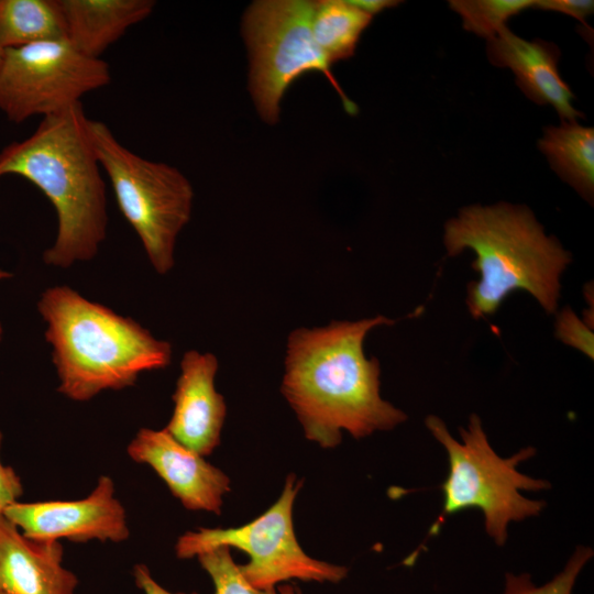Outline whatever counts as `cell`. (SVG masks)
<instances>
[{"label":"cell","instance_id":"cell-1","mask_svg":"<svg viewBox=\"0 0 594 594\" xmlns=\"http://www.w3.org/2000/svg\"><path fill=\"white\" fill-rule=\"evenodd\" d=\"M393 323L380 315L290 332L280 391L307 439L334 448L342 430L361 439L407 419L381 397L380 362L367 359L363 349L370 330Z\"/></svg>","mask_w":594,"mask_h":594},{"label":"cell","instance_id":"cell-2","mask_svg":"<svg viewBox=\"0 0 594 594\" xmlns=\"http://www.w3.org/2000/svg\"><path fill=\"white\" fill-rule=\"evenodd\" d=\"M81 102L42 118L35 131L0 152V177L18 175L53 205L56 239L43 255L67 268L90 261L107 234L106 183L91 145Z\"/></svg>","mask_w":594,"mask_h":594},{"label":"cell","instance_id":"cell-3","mask_svg":"<svg viewBox=\"0 0 594 594\" xmlns=\"http://www.w3.org/2000/svg\"><path fill=\"white\" fill-rule=\"evenodd\" d=\"M443 243L449 256L472 250L479 280L468 287L466 306L474 319L494 315L515 290L529 293L548 314L561 295L560 278L572 262L569 251L547 235L526 206L473 205L447 221Z\"/></svg>","mask_w":594,"mask_h":594},{"label":"cell","instance_id":"cell-4","mask_svg":"<svg viewBox=\"0 0 594 594\" xmlns=\"http://www.w3.org/2000/svg\"><path fill=\"white\" fill-rule=\"evenodd\" d=\"M37 310L52 345L57 391L69 399L87 402L102 391L132 386L143 372L170 363L169 342L69 286L46 288Z\"/></svg>","mask_w":594,"mask_h":594},{"label":"cell","instance_id":"cell-5","mask_svg":"<svg viewBox=\"0 0 594 594\" xmlns=\"http://www.w3.org/2000/svg\"><path fill=\"white\" fill-rule=\"evenodd\" d=\"M426 427L443 447L448 458V475L440 488L442 510L431 525L430 534L440 531L447 516L468 509H477L484 517L486 534L497 546H504L510 522L538 516L546 503L522 495V491H542L550 483L521 473L517 468L536 454L534 447H525L503 458L491 446L476 414L470 416L466 427L460 428L461 440L448 430L444 421L429 415Z\"/></svg>","mask_w":594,"mask_h":594},{"label":"cell","instance_id":"cell-6","mask_svg":"<svg viewBox=\"0 0 594 594\" xmlns=\"http://www.w3.org/2000/svg\"><path fill=\"white\" fill-rule=\"evenodd\" d=\"M87 131L121 213L154 270L168 273L175 263L176 238L191 216L190 182L177 168L130 151L102 121L88 118Z\"/></svg>","mask_w":594,"mask_h":594},{"label":"cell","instance_id":"cell-7","mask_svg":"<svg viewBox=\"0 0 594 594\" xmlns=\"http://www.w3.org/2000/svg\"><path fill=\"white\" fill-rule=\"evenodd\" d=\"M314 1L258 0L246 9L242 34L249 59V89L260 117L275 124L280 102L292 84L308 72L321 73L342 100L344 110L355 114L351 101L331 72L311 31Z\"/></svg>","mask_w":594,"mask_h":594},{"label":"cell","instance_id":"cell-8","mask_svg":"<svg viewBox=\"0 0 594 594\" xmlns=\"http://www.w3.org/2000/svg\"><path fill=\"white\" fill-rule=\"evenodd\" d=\"M300 482L295 475L286 480L282 495L264 514L235 528H200L180 536L175 546L180 559H189L218 548H237L250 557L239 565L245 580L261 590L274 588L289 580L342 581L348 569L309 557L299 546L293 526V505Z\"/></svg>","mask_w":594,"mask_h":594},{"label":"cell","instance_id":"cell-9","mask_svg":"<svg viewBox=\"0 0 594 594\" xmlns=\"http://www.w3.org/2000/svg\"><path fill=\"white\" fill-rule=\"evenodd\" d=\"M110 81L107 62L84 55L66 38L4 48L0 111L15 123L44 118L80 103Z\"/></svg>","mask_w":594,"mask_h":594},{"label":"cell","instance_id":"cell-10","mask_svg":"<svg viewBox=\"0 0 594 594\" xmlns=\"http://www.w3.org/2000/svg\"><path fill=\"white\" fill-rule=\"evenodd\" d=\"M3 515L35 540L91 539L120 542L129 538L125 510L114 497L111 477L102 475L94 491L78 501L16 502Z\"/></svg>","mask_w":594,"mask_h":594},{"label":"cell","instance_id":"cell-11","mask_svg":"<svg viewBox=\"0 0 594 594\" xmlns=\"http://www.w3.org/2000/svg\"><path fill=\"white\" fill-rule=\"evenodd\" d=\"M127 451L135 462L150 465L187 509L220 514L229 477L166 429L139 430Z\"/></svg>","mask_w":594,"mask_h":594},{"label":"cell","instance_id":"cell-12","mask_svg":"<svg viewBox=\"0 0 594 594\" xmlns=\"http://www.w3.org/2000/svg\"><path fill=\"white\" fill-rule=\"evenodd\" d=\"M218 360L212 353L185 352L173 395L174 410L166 426L172 437L201 457L220 442L227 415L222 395L215 388Z\"/></svg>","mask_w":594,"mask_h":594},{"label":"cell","instance_id":"cell-13","mask_svg":"<svg viewBox=\"0 0 594 594\" xmlns=\"http://www.w3.org/2000/svg\"><path fill=\"white\" fill-rule=\"evenodd\" d=\"M487 57L497 67L509 68L517 86L531 101L551 105L562 122L576 121L583 114L573 106V94L558 72V47L541 40H524L507 26L487 41Z\"/></svg>","mask_w":594,"mask_h":594},{"label":"cell","instance_id":"cell-14","mask_svg":"<svg viewBox=\"0 0 594 594\" xmlns=\"http://www.w3.org/2000/svg\"><path fill=\"white\" fill-rule=\"evenodd\" d=\"M63 546L26 537L0 515V592L75 594L77 576L62 565Z\"/></svg>","mask_w":594,"mask_h":594},{"label":"cell","instance_id":"cell-15","mask_svg":"<svg viewBox=\"0 0 594 594\" xmlns=\"http://www.w3.org/2000/svg\"><path fill=\"white\" fill-rule=\"evenodd\" d=\"M66 40L92 58L117 42L129 28L145 20L153 0H58Z\"/></svg>","mask_w":594,"mask_h":594},{"label":"cell","instance_id":"cell-16","mask_svg":"<svg viewBox=\"0 0 594 594\" xmlns=\"http://www.w3.org/2000/svg\"><path fill=\"white\" fill-rule=\"evenodd\" d=\"M552 169L584 199L594 195V129L572 122L548 127L538 142Z\"/></svg>","mask_w":594,"mask_h":594},{"label":"cell","instance_id":"cell-17","mask_svg":"<svg viewBox=\"0 0 594 594\" xmlns=\"http://www.w3.org/2000/svg\"><path fill=\"white\" fill-rule=\"evenodd\" d=\"M66 38L58 0H0L3 48Z\"/></svg>","mask_w":594,"mask_h":594},{"label":"cell","instance_id":"cell-18","mask_svg":"<svg viewBox=\"0 0 594 594\" xmlns=\"http://www.w3.org/2000/svg\"><path fill=\"white\" fill-rule=\"evenodd\" d=\"M372 18L349 0L314 1L312 35L331 65L354 55L360 37Z\"/></svg>","mask_w":594,"mask_h":594},{"label":"cell","instance_id":"cell-19","mask_svg":"<svg viewBox=\"0 0 594 594\" xmlns=\"http://www.w3.org/2000/svg\"><path fill=\"white\" fill-rule=\"evenodd\" d=\"M535 0H451L449 7L460 14L463 28L487 41L506 26L507 20L532 7Z\"/></svg>","mask_w":594,"mask_h":594},{"label":"cell","instance_id":"cell-20","mask_svg":"<svg viewBox=\"0 0 594 594\" xmlns=\"http://www.w3.org/2000/svg\"><path fill=\"white\" fill-rule=\"evenodd\" d=\"M197 558L213 583L215 594H301L300 590L292 584L268 590L252 586L242 575L239 564L233 561L228 547L208 550Z\"/></svg>","mask_w":594,"mask_h":594},{"label":"cell","instance_id":"cell-21","mask_svg":"<svg viewBox=\"0 0 594 594\" xmlns=\"http://www.w3.org/2000/svg\"><path fill=\"white\" fill-rule=\"evenodd\" d=\"M593 554L591 547L578 546L563 569L542 585H536L529 573L507 572L503 594H573L576 580Z\"/></svg>","mask_w":594,"mask_h":594},{"label":"cell","instance_id":"cell-22","mask_svg":"<svg viewBox=\"0 0 594 594\" xmlns=\"http://www.w3.org/2000/svg\"><path fill=\"white\" fill-rule=\"evenodd\" d=\"M556 337L591 360L593 359V329L569 307L557 316Z\"/></svg>","mask_w":594,"mask_h":594},{"label":"cell","instance_id":"cell-23","mask_svg":"<svg viewBox=\"0 0 594 594\" xmlns=\"http://www.w3.org/2000/svg\"><path fill=\"white\" fill-rule=\"evenodd\" d=\"M2 438L0 431V448ZM22 494L23 485L20 476L12 466L2 464L0 460V515H3L9 506L19 502Z\"/></svg>","mask_w":594,"mask_h":594},{"label":"cell","instance_id":"cell-24","mask_svg":"<svg viewBox=\"0 0 594 594\" xmlns=\"http://www.w3.org/2000/svg\"><path fill=\"white\" fill-rule=\"evenodd\" d=\"M532 7L560 12L583 23L594 11V2L588 0H537Z\"/></svg>","mask_w":594,"mask_h":594},{"label":"cell","instance_id":"cell-25","mask_svg":"<svg viewBox=\"0 0 594 594\" xmlns=\"http://www.w3.org/2000/svg\"><path fill=\"white\" fill-rule=\"evenodd\" d=\"M133 576L135 585L144 594H185V593H172L161 584H158L152 576L148 568L145 564H136L133 569ZM196 594V593H191Z\"/></svg>","mask_w":594,"mask_h":594},{"label":"cell","instance_id":"cell-26","mask_svg":"<svg viewBox=\"0 0 594 594\" xmlns=\"http://www.w3.org/2000/svg\"><path fill=\"white\" fill-rule=\"evenodd\" d=\"M349 2L371 16L402 3L395 0H349Z\"/></svg>","mask_w":594,"mask_h":594},{"label":"cell","instance_id":"cell-27","mask_svg":"<svg viewBox=\"0 0 594 594\" xmlns=\"http://www.w3.org/2000/svg\"><path fill=\"white\" fill-rule=\"evenodd\" d=\"M11 276H12L11 273L0 268V282L3 280V279L10 278ZM2 334H3V328H2V324L0 322V341L2 340Z\"/></svg>","mask_w":594,"mask_h":594},{"label":"cell","instance_id":"cell-28","mask_svg":"<svg viewBox=\"0 0 594 594\" xmlns=\"http://www.w3.org/2000/svg\"><path fill=\"white\" fill-rule=\"evenodd\" d=\"M3 52H4V48L0 44V64H1V61H2Z\"/></svg>","mask_w":594,"mask_h":594},{"label":"cell","instance_id":"cell-29","mask_svg":"<svg viewBox=\"0 0 594 594\" xmlns=\"http://www.w3.org/2000/svg\"><path fill=\"white\" fill-rule=\"evenodd\" d=\"M0 594H4V593H1V592H0Z\"/></svg>","mask_w":594,"mask_h":594}]
</instances>
